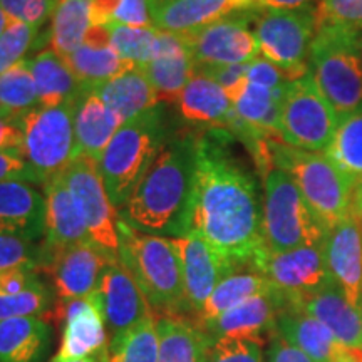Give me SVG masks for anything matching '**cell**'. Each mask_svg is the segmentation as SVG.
<instances>
[{
	"instance_id": "obj_62",
	"label": "cell",
	"mask_w": 362,
	"mask_h": 362,
	"mask_svg": "<svg viewBox=\"0 0 362 362\" xmlns=\"http://www.w3.org/2000/svg\"><path fill=\"white\" fill-rule=\"evenodd\" d=\"M361 54H362V40H361Z\"/></svg>"
},
{
	"instance_id": "obj_54",
	"label": "cell",
	"mask_w": 362,
	"mask_h": 362,
	"mask_svg": "<svg viewBox=\"0 0 362 362\" xmlns=\"http://www.w3.org/2000/svg\"><path fill=\"white\" fill-rule=\"evenodd\" d=\"M314 0H253V11H296L309 7Z\"/></svg>"
},
{
	"instance_id": "obj_17",
	"label": "cell",
	"mask_w": 362,
	"mask_h": 362,
	"mask_svg": "<svg viewBox=\"0 0 362 362\" xmlns=\"http://www.w3.org/2000/svg\"><path fill=\"white\" fill-rule=\"evenodd\" d=\"M98 292L110 339L123 336L149 315H155L141 287L119 259L106 267Z\"/></svg>"
},
{
	"instance_id": "obj_23",
	"label": "cell",
	"mask_w": 362,
	"mask_h": 362,
	"mask_svg": "<svg viewBox=\"0 0 362 362\" xmlns=\"http://www.w3.org/2000/svg\"><path fill=\"white\" fill-rule=\"evenodd\" d=\"M285 309H298L322 322L342 346L362 349V310L347 300L337 284L293 302Z\"/></svg>"
},
{
	"instance_id": "obj_15",
	"label": "cell",
	"mask_w": 362,
	"mask_h": 362,
	"mask_svg": "<svg viewBox=\"0 0 362 362\" xmlns=\"http://www.w3.org/2000/svg\"><path fill=\"white\" fill-rule=\"evenodd\" d=\"M170 240L178 253L183 272L185 317L194 320L216 285L237 269L200 235L185 233L181 237H170Z\"/></svg>"
},
{
	"instance_id": "obj_16",
	"label": "cell",
	"mask_w": 362,
	"mask_h": 362,
	"mask_svg": "<svg viewBox=\"0 0 362 362\" xmlns=\"http://www.w3.org/2000/svg\"><path fill=\"white\" fill-rule=\"evenodd\" d=\"M56 310L59 319L64 320L56 359H88L106 354L111 339L98 291L76 300L57 302Z\"/></svg>"
},
{
	"instance_id": "obj_18",
	"label": "cell",
	"mask_w": 362,
	"mask_h": 362,
	"mask_svg": "<svg viewBox=\"0 0 362 362\" xmlns=\"http://www.w3.org/2000/svg\"><path fill=\"white\" fill-rule=\"evenodd\" d=\"M325 260L347 300L362 310V221L354 208L325 238Z\"/></svg>"
},
{
	"instance_id": "obj_9",
	"label": "cell",
	"mask_w": 362,
	"mask_h": 362,
	"mask_svg": "<svg viewBox=\"0 0 362 362\" xmlns=\"http://www.w3.org/2000/svg\"><path fill=\"white\" fill-rule=\"evenodd\" d=\"M339 123L310 74L285 84L280 101V138L285 144L304 151H325Z\"/></svg>"
},
{
	"instance_id": "obj_5",
	"label": "cell",
	"mask_w": 362,
	"mask_h": 362,
	"mask_svg": "<svg viewBox=\"0 0 362 362\" xmlns=\"http://www.w3.org/2000/svg\"><path fill=\"white\" fill-rule=\"evenodd\" d=\"M165 111L161 106L123 123L99 160L104 187L119 211L144 171L168 139Z\"/></svg>"
},
{
	"instance_id": "obj_12",
	"label": "cell",
	"mask_w": 362,
	"mask_h": 362,
	"mask_svg": "<svg viewBox=\"0 0 362 362\" xmlns=\"http://www.w3.org/2000/svg\"><path fill=\"white\" fill-rule=\"evenodd\" d=\"M253 269L282 296L285 307L334 285L324 245H307L287 252L265 250Z\"/></svg>"
},
{
	"instance_id": "obj_30",
	"label": "cell",
	"mask_w": 362,
	"mask_h": 362,
	"mask_svg": "<svg viewBox=\"0 0 362 362\" xmlns=\"http://www.w3.org/2000/svg\"><path fill=\"white\" fill-rule=\"evenodd\" d=\"M96 90L106 106L115 111L124 123L160 106L156 90L153 89L141 67H136L119 78L99 86Z\"/></svg>"
},
{
	"instance_id": "obj_3",
	"label": "cell",
	"mask_w": 362,
	"mask_h": 362,
	"mask_svg": "<svg viewBox=\"0 0 362 362\" xmlns=\"http://www.w3.org/2000/svg\"><path fill=\"white\" fill-rule=\"evenodd\" d=\"M119 260L131 272L156 317H185L180 257L168 237L139 232L119 218Z\"/></svg>"
},
{
	"instance_id": "obj_59",
	"label": "cell",
	"mask_w": 362,
	"mask_h": 362,
	"mask_svg": "<svg viewBox=\"0 0 362 362\" xmlns=\"http://www.w3.org/2000/svg\"><path fill=\"white\" fill-rule=\"evenodd\" d=\"M8 22H11V17H8L7 13L2 11V7H0V35H2L4 30H6V27L8 25Z\"/></svg>"
},
{
	"instance_id": "obj_26",
	"label": "cell",
	"mask_w": 362,
	"mask_h": 362,
	"mask_svg": "<svg viewBox=\"0 0 362 362\" xmlns=\"http://www.w3.org/2000/svg\"><path fill=\"white\" fill-rule=\"evenodd\" d=\"M277 332L315 362H337L339 354L346 347L322 322L298 309L280 312Z\"/></svg>"
},
{
	"instance_id": "obj_49",
	"label": "cell",
	"mask_w": 362,
	"mask_h": 362,
	"mask_svg": "<svg viewBox=\"0 0 362 362\" xmlns=\"http://www.w3.org/2000/svg\"><path fill=\"white\" fill-rule=\"evenodd\" d=\"M29 181V183H37L35 175L22 158L21 153H0V181Z\"/></svg>"
},
{
	"instance_id": "obj_24",
	"label": "cell",
	"mask_w": 362,
	"mask_h": 362,
	"mask_svg": "<svg viewBox=\"0 0 362 362\" xmlns=\"http://www.w3.org/2000/svg\"><path fill=\"white\" fill-rule=\"evenodd\" d=\"M124 121L106 106L96 89H84L74 106L76 155L101 160L104 149Z\"/></svg>"
},
{
	"instance_id": "obj_56",
	"label": "cell",
	"mask_w": 362,
	"mask_h": 362,
	"mask_svg": "<svg viewBox=\"0 0 362 362\" xmlns=\"http://www.w3.org/2000/svg\"><path fill=\"white\" fill-rule=\"evenodd\" d=\"M337 362H362V349H349L344 347L337 357Z\"/></svg>"
},
{
	"instance_id": "obj_39",
	"label": "cell",
	"mask_w": 362,
	"mask_h": 362,
	"mask_svg": "<svg viewBox=\"0 0 362 362\" xmlns=\"http://www.w3.org/2000/svg\"><path fill=\"white\" fill-rule=\"evenodd\" d=\"M111 35V47L126 61L138 67L148 64L155 54L158 29L155 27H129L110 22L106 24Z\"/></svg>"
},
{
	"instance_id": "obj_8",
	"label": "cell",
	"mask_w": 362,
	"mask_h": 362,
	"mask_svg": "<svg viewBox=\"0 0 362 362\" xmlns=\"http://www.w3.org/2000/svg\"><path fill=\"white\" fill-rule=\"evenodd\" d=\"M74 103L37 107L19 117L21 155L35 175L37 185L62 175L78 158L74 134Z\"/></svg>"
},
{
	"instance_id": "obj_55",
	"label": "cell",
	"mask_w": 362,
	"mask_h": 362,
	"mask_svg": "<svg viewBox=\"0 0 362 362\" xmlns=\"http://www.w3.org/2000/svg\"><path fill=\"white\" fill-rule=\"evenodd\" d=\"M93 47H111V35L107 25H93L86 35L84 42Z\"/></svg>"
},
{
	"instance_id": "obj_52",
	"label": "cell",
	"mask_w": 362,
	"mask_h": 362,
	"mask_svg": "<svg viewBox=\"0 0 362 362\" xmlns=\"http://www.w3.org/2000/svg\"><path fill=\"white\" fill-rule=\"evenodd\" d=\"M22 131L19 119L0 121V153H21Z\"/></svg>"
},
{
	"instance_id": "obj_29",
	"label": "cell",
	"mask_w": 362,
	"mask_h": 362,
	"mask_svg": "<svg viewBox=\"0 0 362 362\" xmlns=\"http://www.w3.org/2000/svg\"><path fill=\"white\" fill-rule=\"evenodd\" d=\"M51 344V325L42 317L0 320V362H40Z\"/></svg>"
},
{
	"instance_id": "obj_37",
	"label": "cell",
	"mask_w": 362,
	"mask_h": 362,
	"mask_svg": "<svg viewBox=\"0 0 362 362\" xmlns=\"http://www.w3.org/2000/svg\"><path fill=\"white\" fill-rule=\"evenodd\" d=\"M156 315H149L123 336L111 339L103 362H158Z\"/></svg>"
},
{
	"instance_id": "obj_19",
	"label": "cell",
	"mask_w": 362,
	"mask_h": 362,
	"mask_svg": "<svg viewBox=\"0 0 362 362\" xmlns=\"http://www.w3.org/2000/svg\"><path fill=\"white\" fill-rule=\"evenodd\" d=\"M284 309L282 296L270 291L248 298L211 322L200 325V329L210 344L221 337H259L267 341L269 334L277 332V319Z\"/></svg>"
},
{
	"instance_id": "obj_11",
	"label": "cell",
	"mask_w": 362,
	"mask_h": 362,
	"mask_svg": "<svg viewBox=\"0 0 362 362\" xmlns=\"http://www.w3.org/2000/svg\"><path fill=\"white\" fill-rule=\"evenodd\" d=\"M88 226L90 242L107 255L119 259V211L112 205L99 171V163L78 156L62 173Z\"/></svg>"
},
{
	"instance_id": "obj_22",
	"label": "cell",
	"mask_w": 362,
	"mask_h": 362,
	"mask_svg": "<svg viewBox=\"0 0 362 362\" xmlns=\"http://www.w3.org/2000/svg\"><path fill=\"white\" fill-rule=\"evenodd\" d=\"M253 11V0H171L151 8L153 27L188 34L216 21Z\"/></svg>"
},
{
	"instance_id": "obj_28",
	"label": "cell",
	"mask_w": 362,
	"mask_h": 362,
	"mask_svg": "<svg viewBox=\"0 0 362 362\" xmlns=\"http://www.w3.org/2000/svg\"><path fill=\"white\" fill-rule=\"evenodd\" d=\"M158 362H205L210 341L194 320L183 315H160Z\"/></svg>"
},
{
	"instance_id": "obj_50",
	"label": "cell",
	"mask_w": 362,
	"mask_h": 362,
	"mask_svg": "<svg viewBox=\"0 0 362 362\" xmlns=\"http://www.w3.org/2000/svg\"><path fill=\"white\" fill-rule=\"evenodd\" d=\"M39 272L34 269H13L0 274V297L16 296L39 282Z\"/></svg>"
},
{
	"instance_id": "obj_36",
	"label": "cell",
	"mask_w": 362,
	"mask_h": 362,
	"mask_svg": "<svg viewBox=\"0 0 362 362\" xmlns=\"http://www.w3.org/2000/svg\"><path fill=\"white\" fill-rule=\"evenodd\" d=\"M325 155L354 183L362 181V110L339 123Z\"/></svg>"
},
{
	"instance_id": "obj_47",
	"label": "cell",
	"mask_w": 362,
	"mask_h": 362,
	"mask_svg": "<svg viewBox=\"0 0 362 362\" xmlns=\"http://www.w3.org/2000/svg\"><path fill=\"white\" fill-rule=\"evenodd\" d=\"M247 78L248 83L265 86L269 89H279L285 83H291L287 72L272 64L270 61H267L264 57H255L248 62Z\"/></svg>"
},
{
	"instance_id": "obj_21",
	"label": "cell",
	"mask_w": 362,
	"mask_h": 362,
	"mask_svg": "<svg viewBox=\"0 0 362 362\" xmlns=\"http://www.w3.org/2000/svg\"><path fill=\"white\" fill-rule=\"evenodd\" d=\"M44 193L29 181H0V235L37 242L44 238Z\"/></svg>"
},
{
	"instance_id": "obj_42",
	"label": "cell",
	"mask_w": 362,
	"mask_h": 362,
	"mask_svg": "<svg viewBox=\"0 0 362 362\" xmlns=\"http://www.w3.org/2000/svg\"><path fill=\"white\" fill-rule=\"evenodd\" d=\"M37 34L39 29L35 27L11 19L0 35V74L25 61V54L30 51Z\"/></svg>"
},
{
	"instance_id": "obj_13",
	"label": "cell",
	"mask_w": 362,
	"mask_h": 362,
	"mask_svg": "<svg viewBox=\"0 0 362 362\" xmlns=\"http://www.w3.org/2000/svg\"><path fill=\"white\" fill-rule=\"evenodd\" d=\"M253 12L216 21L193 33L181 34L187 40L194 66H226L250 62L259 56V42L250 29Z\"/></svg>"
},
{
	"instance_id": "obj_14",
	"label": "cell",
	"mask_w": 362,
	"mask_h": 362,
	"mask_svg": "<svg viewBox=\"0 0 362 362\" xmlns=\"http://www.w3.org/2000/svg\"><path fill=\"white\" fill-rule=\"evenodd\" d=\"M112 260L117 259L107 255L89 240L59 250H42L39 272L44 270L51 275L57 302H69L96 292L104 270Z\"/></svg>"
},
{
	"instance_id": "obj_4",
	"label": "cell",
	"mask_w": 362,
	"mask_h": 362,
	"mask_svg": "<svg viewBox=\"0 0 362 362\" xmlns=\"http://www.w3.org/2000/svg\"><path fill=\"white\" fill-rule=\"evenodd\" d=\"M361 40L359 30L322 25L310 44L309 74L341 121L362 110Z\"/></svg>"
},
{
	"instance_id": "obj_58",
	"label": "cell",
	"mask_w": 362,
	"mask_h": 362,
	"mask_svg": "<svg viewBox=\"0 0 362 362\" xmlns=\"http://www.w3.org/2000/svg\"><path fill=\"white\" fill-rule=\"evenodd\" d=\"M52 362H103V357H88V359H56L54 357Z\"/></svg>"
},
{
	"instance_id": "obj_45",
	"label": "cell",
	"mask_w": 362,
	"mask_h": 362,
	"mask_svg": "<svg viewBox=\"0 0 362 362\" xmlns=\"http://www.w3.org/2000/svg\"><path fill=\"white\" fill-rule=\"evenodd\" d=\"M56 6L57 0H0V7L12 21L24 22L35 29L52 19Z\"/></svg>"
},
{
	"instance_id": "obj_51",
	"label": "cell",
	"mask_w": 362,
	"mask_h": 362,
	"mask_svg": "<svg viewBox=\"0 0 362 362\" xmlns=\"http://www.w3.org/2000/svg\"><path fill=\"white\" fill-rule=\"evenodd\" d=\"M269 362H315L312 357L305 354L304 351L298 349L297 346H293L280 336L279 332H275L272 336L270 342V351H269Z\"/></svg>"
},
{
	"instance_id": "obj_35",
	"label": "cell",
	"mask_w": 362,
	"mask_h": 362,
	"mask_svg": "<svg viewBox=\"0 0 362 362\" xmlns=\"http://www.w3.org/2000/svg\"><path fill=\"white\" fill-rule=\"evenodd\" d=\"M141 71L156 90L158 101L175 104L189 79L193 78L197 66L192 52L187 49L168 56L155 57L148 64L141 66Z\"/></svg>"
},
{
	"instance_id": "obj_61",
	"label": "cell",
	"mask_w": 362,
	"mask_h": 362,
	"mask_svg": "<svg viewBox=\"0 0 362 362\" xmlns=\"http://www.w3.org/2000/svg\"><path fill=\"white\" fill-rule=\"evenodd\" d=\"M166 2H171V0H149V11H151L153 7H158V6H161V4H166Z\"/></svg>"
},
{
	"instance_id": "obj_6",
	"label": "cell",
	"mask_w": 362,
	"mask_h": 362,
	"mask_svg": "<svg viewBox=\"0 0 362 362\" xmlns=\"http://www.w3.org/2000/svg\"><path fill=\"white\" fill-rule=\"evenodd\" d=\"M270 151L274 165L293 180L325 232L346 218L352 206L354 183L325 153L304 151L284 141H270Z\"/></svg>"
},
{
	"instance_id": "obj_40",
	"label": "cell",
	"mask_w": 362,
	"mask_h": 362,
	"mask_svg": "<svg viewBox=\"0 0 362 362\" xmlns=\"http://www.w3.org/2000/svg\"><path fill=\"white\" fill-rule=\"evenodd\" d=\"M52 307V292L42 279L16 296L0 297V320L42 317Z\"/></svg>"
},
{
	"instance_id": "obj_57",
	"label": "cell",
	"mask_w": 362,
	"mask_h": 362,
	"mask_svg": "<svg viewBox=\"0 0 362 362\" xmlns=\"http://www.w3.org/2000/svg\"><path fill=\"white\" fill-rule=\"evenodd\" d=\"M352 208L362 221V181L354 188V197H352Z\"/></svg>"
},
{
	"instance_id": "obj_27",
	"label": "cell",
	"mask_w": 362,
	"mask_h": 362,
	"mask_svg": "<svg viewBox=\"0 0 362 362\" xmlns=\"http://www.w3.org/2000/svg\"><path fill=\"white\" fill-rule=\"evenodd\" d=\"M27 62L37 89L40 107H56L78 101L84 90L83 84L64 59L52 49H44Z\"/></svg>"
},
{
	"instance_id": "obj_7",
	"label": "cell",
	"mask_w": 362,
	"mask_h": 362,
	"mask_svg": "<svg viewBox=\"0 0 362 362\" xmlns=\"http://www.w3.org/2000/svg\"><path fill=\"white\" fill-rule=\"evenodd\" d=\"M262 233L269 252L325 245L327 232L315 218L300 189L284 170L272 166L264 175Z\"/></svg>"
},
{
	"instance_id": "obj_32",
	"label": "cell",
	"mask_w": 362,
	"mask_h": 362,
	"mask_svg": "<svg viewBox=\"0 0 362 362\" xmlns=\"http://www.w3.org/2000/svg\"><path fill=\"white\" fill-rule=\"evenodd\" d=\"M64 61L84 89H96L138 67L112 47H93L88 44L76 49Z\"/></svg>"
},
{
	"instance_id": "obj_1",
	"label": "cell",
	"mask_w": 362,
	"mask_h": 362,
	"mask_svg": "<svg viewBox=\"0 0 362 362\" xmlns=\"http://www.w3.org/2000/svg\"><path fill=\"white\" fill-rule=\"evenodd\" d=\"M230 133L214 128L194 138L185 233H197L223 259L252 267L264 253L262 206L250 171L228 149Z\"/></svg>"
},
{
	"instance_id": "obj_2",
	"label": "cell",
	"mask_w": 362,
	"mask_h": 362,
	"mask_svg": "<svg viewBox=\"0 0 362 362\" xmlns=\"http://www.w3.org/2000/svg\"><path fill=\"white\" fill-rule=\"evenodd\" d=\"M194 138L193 134L168 136L119 210L121 220L144 233L168 238L185 235Z\"/></svg>"
},
{
	"instance_id": "obj_20",
	"label": "cell",
	"mask_w": 362,
	"mask_h": 362,
	"mask_svg": "<svg viewBox=\"0 0 362 362\" xmlns=\"http://www.w3.org/2000/svg\"><path fill=\"white\" fill-rule=\"evenodd\" d=\"M45 200V223L42 250L52 252L76 243L89 242L86 221L78 203L67 188L62 175L42 185Z\"/></svg>"
},
{
	"instance_id": "obj_44",
	"label": "cell",
	"mask_w": 362,
	"mask_h": 362,
	"mask_svg": "<svg viewBox=\"0 0 362 362\" xmlns=\"http://www.w3.org/2000/svg\"><path fill=\"white\" fill-rule=\"evenodd\" d=\"M315 29L341 25L362 33V0H319L314 7Z\"/></svg>"
},
{
	"instance_id": "obj_25",
	"label": "cell",
	"mask_w": 362,
	"mask_h": 362,
	"mask_svg": "<svg viewBox=\"0 0 362 362\" xmlns=\"http://www.w3.org/2000/svg\"><path fill=\"white\" fill-rule=\"evenodd\" d=\"M175 104L185 121L210 126V129H225L226 117L233 110V103L225 90L200 72H194Z\"/></svg>"
},
{
	"instance_id": "obj_41",
	"label": "cell",
	"mask_w": 362,
	"mask_h": 362,
	"mask_svg": "<svg viewBox=\"0 0 362 362\" xmlns=\"http://www.w3.org/2000/svg\"><path fill=\"white\" fill-rule=\"evenodd\" d=\"M267 341L259 337H221L210 344L205 362H265Z\"/></svg>"
},
{
	"instance_id": "obj_43",
	"label": "cell",
	"mask_w": 362,
	"mask_h": 362,
	"mask_svg": "<svg viewBox=\"0 0 362 362\" xmlns=\"http://www.w3.org/2000/svg\"><path fill=\"white\" fill-rule=\"evenodd\" d=\"M42 264V247L37 242L0 235V274L13 269H40Z\"/></svg>"
},
{
	"instance_id": "obj_46",
	"label": "cell",
	"mask_w": 362,
	"mask_h": 362,
	"mask_svg": "<svg viewBox=\"0 0 362 362\" xmlns=\"http://www.w3.org/2000/svg\"><path fill=\"white\" fill-rule=\"evenodd\" d=\"M194 72L208 76L214 79L221 89L225 90L226 96L233 104L238 101L240 96L245 90L248 84V62H240V64H226V66H208V67H197Z\"/></svg>"
},
{
	"instance_id": "obj_34",
	"label": "cell",
	"mask_w": 362,
	"mask_h": 362,
	"mask_svg": "<svg viewBox=\"0 0 362 362\" xmlns=\"http://www.w3.org/2000/svg\"><path fill=\"white\" fill-rule=\"evenodd\" d=\"M90 27V0H57L49 33L51 49L67 57L83 45Z\"/></svg>"
},
{
	"instance_id": "obj_31",
	"label": "cell",
	"mask_w": 362,
	"mask_h": 362,
	"mask_svg": "<svg viewBox=\"0 0 362 362\" xmlns=\"http://www.w3.org/2000/svg\"><path fill=\"white\" fill-rule=\"evenodd\" d=\"M270 291H274V287L260 272L255 269L245 272L235 270L216 285L215 291L208 297L206 304L203 305L202 312L194 319V322L198 325H205L218 315L225 314L226 310L243 304L248 298Z\"/></svg>"
},
{
	"instance_id": "obj_60",
	"label": "cell",
	"mask_w": 362,
	"mask_h": 362,
	"mask_svg": "<svg viewBox=\"0 0 362 362\" xmlns=\"http://www.w3.org/2000/svg\"><path fill=\"white\" fill-rule=\"evenodd\" d=\"M6 119H16V117H12L11 112H8L6 107L0 106V121H6Z\"/></svg>"
},
{
	"instance_id": "obj_48",
	"label": "cell",
	"mask_w": 362,
	"mask_h": 362,
	"mask_svg": "<svg viewBox=\"0 0 362 362\" xmlns=\"http://www.w3.org/2000/svg\"><path fill=\"white\" fill-rule=\"evenodd\" d=\"M112 22L129 27H153L149 0H119Z\"/></svg>"
},
{
	"instance_id": "obj_38",
	"label": "cell",
	"mask_w": 362,
	"mask_h": 362,
	"mask_svg": "<svg viewBox=\"0 0 362 362\" xmlns=\"http://www.w3.org/2000/svg\"><path fill=\"white\" fill-rule=\"evenodd\" d=\"M0 106L6 107L16 119L40 107L37 89L27 61L0 74Z\"/></svg>"
},
{
	"instance_id": "obj_10",
	"label": "cell",
	"mask_w": 362,
	"mask_h": 362,
	"mask_svg": "<svg viewBox=\"0 0 362 362\" xmlns=\"http://www.w3.org/2000/svg\"><path fill=\"white\" fill-rule=\"evenodd\" d=\"M253 34L262 57L297 81L309 74L307 56L315 35L314 7L253 12Z\"/></svg>"
},
{
	"instance_id": "obj_53",
	"label": "cell",
	"mask_w": 362,
	"mask_h": 362,
	"mask_svg": "<svg viewBox=\"0 0 362 362\" xmlns=\"http://www.w3.org/2000/svg\"><path fill=\"white\" fill-rule=\"evenodd\" d=\"M119 0H90V21L93 25H106L112 22Z\"/></svg>"
},
{
	"instance_id": "obj_33",
	"label": "cell",
	"mask_w": 362,
	"mask_h": 362,
	"mask_svg": "<svg viewBox=\"0 0 362 362\" xmlns=\"http://www.w3.org/2000/svg\"><path fill=\"white\" fill-rule=\"evenodd\" d=\"M287 84V83H285ZM269 89L265 86L248 83L233 110L248 126L257 129L270 141H282L280 138V101L284 88Z\"/></svg>"
}]
</instances>
